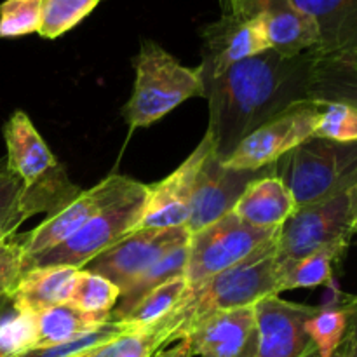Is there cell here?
Returning <instances> with one entry per match:
<instances>
[{"mask_svg": "<svg viewBox=\"0 0 357 357\" xmlns=\"http://www.w3.org/2000/svg\"><path fill=\"white\" fill-rule=\"evenodd\" d=\"M314 52L284 56L268 49L230 66L204 82L209 136L216 157L225 160L248 135L293 103L307 98Z\"/></svg>", "mask_w": 357, "mask_h": 357, "instance_id": "cell-1", "label": "cell"}, {"mask_svg": "<svg viewBox=\"0 0 357 357\" xmlns=\"http://www.w3.org/2000/svg\"><path fill=\"white\" fill-rule=\"evenodd\" d=\"M7 167L23 183L21 208L26 218L37 213H56L80 194L66 169L45 145L24 112L16 110L3 126Z\"/></svg>", "mask_w": 357, "mask_h": 357, "instance_id": "cell-2", "label": "cell"}, {"mask_svg": "<svg viewBox=\"0 0 357 357\" xmlns=\"http://www.w3.org/2000/svg\"><path fill=\"white\" fill-rule=\"evenodd\" d=\"M274 250L275 239L265 244L243 264L209 279L201 288L187 289L178 305V310L183 316L178 340H181L185 331L202 317L223 310L253 307L267 296H279L286 274L275 260Z\"/></svg>", "mask_w": 357, "mask_h": 357, "instance_id": "cell-3", "label": "cell"}, {"mask_svg": "<svg viewBox=\"0 0 357 357\" xmlns=\"http://www.w3.org/2000/svg\"><path fill=\"white\" fill-rule=\"evenodd\" d=\"M135 72L131 98L122 108L131 131L149 128L190 98H204L201 72L181 65L153 40L142 42Z\"/></svg>", "mask_w": 357, "mask_h": 357, "instance_id": "cell-4", "label": "cell"}, {"mask_svg": "<svg viewBox=\"0 0 357 357\" xmlns=\"http://www.w3.org/2000/svg\"><path fill=\"white\" fill-rule=\"evenodd\" d=\"M272 166L274 176L293 195L296 209L305 208L357 183V142L340 143L312 136Z\"/></svg>", "mask_w": 357, "mask_h": 357, "instance_id": "cell-5", "label": "cell"}, {"mask_svg": "<svg viewBox=\"0 0 357 357\" xmlns=\"http://www.w3.org/2000/svg\"><path fill=\"white\" fill-rule=\"evenodd\" d=\"M356 222L357 183L316 204L295 209L275 237V260L286 274L293 264L321 248L352 241Z\"/></svg>", "mask_w": 357, "mask_h": 357, "instance_id": "cell-6", "label": "cell"}, {"mask_svg": "<svg viewBox=\"0 0 357 357\" xmlns=\"http://www.w3.org/2000/svg\"><path fill=\"white\" fill-rule=\"evenodd\" d=\"M278 232L279 229L248 225L230 211L218 222L192 234L185 267L187 289L201 288L209 279L243 264L274 241Z\"/></svg>", "mask_w": 357, "mask_h": 357, "instance_id": "cell-7", "label": "cell"}, {"mask_svg": "<svg viewBox=\"0 0 357 357\" xmlns=\"http://www.w3.org/2000/svg\"><path fill=\"white\" fill-rule=\"evenodd\" d=\"M146 192L149 185L132 197L124 199L101 211L65 243L24 264V272L37 267H73L79 271L84 268V265L89 264L94 257L117 244L128 234L138 230Z\"/></svg>", "mask_w": 357, "mask_h": 357, "instance_id": "cell-8", "label": "cell"}, {"mask_svg": "<svg viewBox=\"0 0 357 357\" xmlns=\"http://www.w3.org/2000/svg\"><path fill=\"white\" fill-rule=\"evenodd\" d=\"M145 183L122 174H110L89 190H82L73 201L49 215L40 225L23 236L24 264L52 250L72 237L80 227L110 206L132 197L145 188Z\"/></svg>", "mask_w": 357, "mask_h": 357, "instance_id": "cell-9", "label": "cell"}, {"mask_svg": "<svg viewBox=\"0 0 357 357\" xmlns=\"http://www.w3.org/2000/svg\"><path fill=\"white\" fill-rule=\"evenodd\" d=\"M323 107V101H296L278 117L248 135L222 162L232 169L243 171H260L272 166L316 135Z\"/></svg>", "mask_w": 357, "mask_h": 357, "instance_id": "cell-10", "label": "cell"}, {"mask_svg": "<svg viewBox=\"0 0 357 357\" xmlns=\"http://www.w3.org/2000/svg\"><path fill=\"white\" fill-rule=\"evenodd\" d=\"M188 239L190 234L185 225L171 229H138L94 257L89 264L84 265V271L103 275L122 291L164 253L188 243Z\"/></svg>", "mask_w": 357, "mask_h": 357, "instance_id": "cell-11", "label": "cell"}, {"mask_svg": "<svg viewBox=\"0 0 357 357\" xmlns=\"http://www.w3.org/2000/svg\"><path fill=\"white\" fill-rule=\"evenodd\" d=\"M271 171L272 166L260 171L232 169V167L225 166L213 150L202 164L197 181H195L188 218L185 223L188 234L192 236V234L206 229L211 223L218 222L227 213L232 211L248 185L257 178L268 174Z\"/></svg>", "mask_w": 357, "mask_h": 357, "instance_id": "cell-12", "label": "cell"}, {"mask_svg": "<svg viewBox=\"0 0 357 357\" xmlns=\"http://www.w3.org/2000/svg\"><path fill=\"white\" fill-rule=\"evenodd\" d=\"M202 63L197 66L202 82L225 73L230 66L271 49L260 21L227 13L202 31Z\"/></svg>", "mask_w": 357, "mask_h": 357, "instance_id": "cell-13", "label": "cell"}, {"mask_svg": "<svg viewBox=\"0 0 357 357\" xmlns=\"http://www.w3.org/2000/svg\"><path fill=\"white\" fill-rule=\"evenodd\" d=\"M213 150L211 139L204 135L197 149L169 176L149 185L138 229H171L187 223L199 171Z\"/></svg>", "mask_w": 357, "mask_h": 357, "instance_id": "cell-14", "label": "cell"}, {"mask_svg": "<svg viewBox=\"0 0 357 357\" xmlns=\"http://www.w3.org/2000/svg\"><path fill=\"white\" fill-rule=\"evenodd\" d=\"M227 13L260 21L271 49L284 56L314 51L319 44L314 21L293 0H230Z\"/></svg>", "mask_w": 357, "mask_h": 357, "instance_id": "cell-15", "label": "cell"}, {"mask_svg": "<svg viewBox=\"0 0 357 357\" xmlns=\"http://www.w3.org/2000/svg\"><path fill=\"white\" fill-rule=\"evenodd\" d=\"M319 307L286 302L267 296L255 303L258 326V349L255 357H303L314 349L305 331L307 319Z\"/></svg>", "mask_w": 357, "mask_h": 357, "instance_id": "cell-16", "label": "cell"}, {"mask_svg": "<svg viewBox=\"0 0 357 357\" xmlns=\"http://www.w3.org/2000/svg\"><path fill=\"white\" fill-rule=\"evenodd\" d=\"M192 354L202 357H255L258 349L253 307L223 310L202 317L185 331Z\"/></svg>", "mask_w": 357, "mask_h": 357, "instance_id": "cell-17", "label": "cell"}, {"mask_svg": "<svg viewBox=\"0 0 357 357\" xmlns=\"http://www.w3.org/2000/svg\"><path fill=\"white\" fill-rule=\"evenodd\" d=\"M314 21L319 56L352 54L357 51V0H293Z\"/></svg>", "mask_w": 357, "mask_h": 357, "instance_id": "cell-18", "label": "cell"}, {"mask_svg": "<svg viewBox=\"0 0 357 357\" xmlns=\"http://www.w3.org/2000/svg\"><path fill=\"white\" fill-rule=\"evenodd\" d=\"M296 209L293 195L272 171L251 181L234 206L232 213L258 229H281Z\"/></svg>", "mask_w": 357, "mask_h": 357, "instance_id": "cell-19", "label": "cell"}, {"mask_svg": "<svg viewBox=\"0 0 357 357\" xmlns=\"http://www.w3.org/2000/svg\"><path fill=\"white\" fill-rule=\"evenodd\" d=\"M79 268L37 267L26 271L10 295L13 307L20 312L38 314L51 307L68 303Z\"/></svg>", "mask_w": 357, "mask_h": 357, "instance_id": "cell-20", "label": "cell"}, {"mask_svg": "<svg viewBox=\"0 0 357 357\" xmlns=\"http://www.w3.org/2000/svg\"><path fill=\"white\" fill-rule=\"evenodd\" d=\"M307 98L323 103H347L357 107L356 63L344 54L319 56L314 52Z\"/></svg>", "mask_w": 357, "mask_h": 357, "instance_id": "cell-21", "label": "cell"}, {"mask_svg": "<svg viewBox=\"0 0 357 357\" xmlns=\"http://www.w3.org/2000/svg\"><path fill=\"white\" fill-rule=\"evenodd\" d=\"M188 258V243L180 244L173 248L157 261H153L143 274H139L131 284L122 289L119 295L117 303L110 314V321L122 323L126 317L131 314V310L155 288H159L164 282L171 281L178 275H185V267H187Z\"/></svg>", "mask_w": 357, "mask_h": 357, "instance_id": "cell-22", "label": "cell"}, {"mask_svg": "<svg viewBox=\"0 0 357 357\" xmlns=\"http://www.w3.org/2000/svg\"><path fill=\"white\" fill-rule=\"evenodd\" d=\"M108 321L110 317L84 312L72 303L51 307V309L35 314L37 340H35L33 349L51 347V345L75 340V338H80L82 335L103 326Z\"/></svg>", "mask_w": 357, "mask_h": 357, "instance_id": "cell-23", "label": "cell"}, {"mask_svg": "<svg viewBox=\"0 0 357 357\" xmlns=\"http://www.w3.org/2000/svg\"><path fill=\"white\" fill-rule=\"evenodd\" d=\"M351 241H338V243L324 246L316 253L302 258L289 267L282 281L281 293L296 288H316V286H330L335 282L333 267L344 260Z\"/></svg>", "mask_w": 357, "mask_h": 357, "instance_id": "cell-24", "label": "cell"}, {"mask_svg": "<svg viewBox=\"0 0 357 357\" xmlns=\"http://www.w3.org/2000/svg\"><path fill=\"white\" fill-rule=\"evenodd\" d=\"M345 295L338 305H324L317 309L310 319H307L305 331L316 347L319 357H335L345 337L349 323V309Z\"/></svg>", "mask_w": 357, "mask_h": 357, "instance_id": "cell-25", "label": "cell"}, {"mask_svg": "<svg viewBox=\"0 0 357 357\" xmlns=\"http://www.w3.org/2000/svg\"><path fill=\"white\" fill-rule=\"evenodd\" d=\"M185 293H187L185 275L173 278L171 281L164 282L159 288L150 291L122 323L135 324L138 328L152 326V324L169 317L178 309Z\"/></svg>", "mask_w": 357, "mask_h": 357, "instance_id": "cell-26", "label": "cell"}, {"mask_svg": "<svg viewBox=\"0 0 357 357\" xmlns=\"http://www.w3.org/2000/svg\"><path fill=\"white\" fill-rule=\"evenodd\" d=\"M119 295H121V289L114 282L105 279L103 275L80 268L68 303L84 312L110 317Z\"/></svg>", "mask_w": 357, "mask_h": 357, "instance_id": "cell-27", "label": "cell"}, {"mask_svg": "<svg viewBox=\"0 0 357 357\" xmlns=\"http://www.w3.org/2000/svg\"><path fill=\"white\" fill-rule=\"evenodd\" d=\"M101 0H42L38 35L47 40L61 37L82 23Z\"/></svg>", "mask_w": 357, "mask_h": 357, "instance_id": "cell-28", "label": "cell"}, {"mask_svg": "<svg viewBox=\"0 0 357 357\" xmlns=\"http://www.w3.org/2000/svg\"><path fill=\"white\" fill-rule=\"evenodd\" d=\"M139 330L138 326L129 323H115V321H108L103 326L96 328V330L89 331V333L82 335L75 340L65 342V344L51 345V347H38L30 349L24 354L17 357H79L86 352L93 351V349L100 347V345L107 344V342L114 340V338L121 337V335L128 333V331Z\"/></svg>", "mask_w": 357, "mask_h": 357, "instance_id": "cell-29", "label": "cell"}, {"mask_svg": "<svg viewBox=\"0 0 357 357\" xmlns=\"http://www.w3.org/2000/svg\"><path fill=\"white\" fill-rule=\"evenodd\" d=\"M35 340L37 326L33 314L20 312L13 307L0 317V354L17 357L33 349Z\"/></svg>", "mask_w": 357, "mask_h": 357, "instance_id": "cell-30", "label": "cell"}, {"mask_svg": "<svg viewBox=\"0 0 357 357\" xmlns=\"http://www.w3.org/2000/svg\"><path fill=\"white\" fill-rule=\"evenodd\" d=\"M42 0H3L0 3V38L38 33Z\"/></svg>", "mask_w": 357, "mask_h": 357, "instance_id": "cell-31", "label": "cell"}, {"mask_svg": "<svg viewBox=\"0 0 357 357\" xmlns=\"http://www.w3.org/2000/svg\"><path fill=\"white\" fill-rule=\"evenodd\" d=\"M23 183L7 167L6 159H0V239L16 234L17 227L28 220L21 208Z\"/></svg>", "mask_w": 357, "mask_h": 357, "instance_id": "cell-32", "label": "cell"}, {"mask_svg": "<svg viewBox=\"0 0 357 357\" xmlns=\"http://www.w3.org/2000/svg\"><path fill=\"white\" fill-rule=\"evenodd\" d=\"M314 136L340 143L357 142V107L347 103H324Z\"/></svg>", "mask_w": 357, "mask_h": 357, "instance_id": "cell-33", "label": "cell"}, {"mask_svg": "<svg viewBox=\"0 0 357 357\" xmlns=\"http://www.w3.org/2000/svg\"><path fill=\"white\" fill-rule=\"evenodd\" d=\"M24 274L23 236L10 234L0 239V298L10 296Z\"/></svg>", "mask_w": 357, "mask_h": 357, "instance_id": "cell-34", "label": "cell"}, {"mask_svg": "<svg viewBox=\"0 0 357 357\" xmlns=\"http://www.w3.org/2000/svg\"><path fill=\"white\" fill-rule=\"evenodd\" d=\"M349 323L342 345L338 347V357H357V296L347 298Z\"/></svg>", "mask_w": 357, "mask_h": 357, "instance_id": "cell-35", "label": "cell"}, {"mask_svg": "<svg viewBox=\"0 0 357 357\" xmlns=\"http://www.w3.org/2000/svg\"><path fill=\"white\" fill-rule=\"evenodd\" d=\"M192 347L190 344H188L187 338H181V340H178L176 345H173V347H162L159 349L157 352H153L150 357H192Z\"/></svg>", "mask_w": 357, "mask_h": 357, "instance_id": "cell-36", "label": "cell"}, {"mask_svg": "<svg viewBox=\"0 0 357 357\" xmlns=\"http://www.w3.org/2000/svg\"><path fill=\"white\" fill-rule=\"evenodd\" d=\"M10 309H13V300H10V296H2L0 298V317L9 312Z\"/></svg>", "mask_w": 357, "mask_h": 357, "instance_id": "cell-37", "label": "cell"}, {"mask_svg": "<svg viewBox=\"0 0 357 357\" xmlns=\"http://www.w3.org/2000/svg\"><path fill=\"white\" fill-rule=\"evenodd\" d=\"M220 2V7H222V14L225 13L227 9H229V3H230V0H218Z\"/></svg>", "mask_w": 357, "mask_h": 357, "instance_id": "cell-38", "label": "cell"}, {"mask_svg": "<svg viewBox=\"0 0 357 357\" xmlns=\"http://www.w3.org/2000/svg\"><path fill=\"white\" fill-rule=\"evenodd\" d=\"M303 357H319V354H317L316 347H314V349H312V351H310V352H309V354H307V356H303ZM335 357H338V352H337V354H335Z\"/></svg>", "mask_w": 357, "mask_h": 357, "instance_id": "cell-39", "label": "cell"}, {"mask_svg": "<svg viewBox=\"0 0 357 357\" xmlns=\"http://www.w3.org/2000/svg\"><path fill=\"white\" fill-rule=\"evenodd\" d=\"M344 56H349V58H351L352 61H354L356 65H357V51H356V52H352V54H344Z\"/></svg>", "mask_w": 357, "mask_h": 357, "instance_id": "cell-40", "label": "cell"}, {"mask_svg": "<svg viewBox=\"0 0 357 357\" xmlns=\"http://www.w3.org/2000/svg\"><path fill=\"white\" fill-rule=\"evenodd\" d=\"M357 234V222H356V227H354V236Z\"/></svg>", "mask_w": 357, "mask_h": 357, "instance_id": "cell-41", "label": "cell"}, {"mask_svg": "<svg viewBox=\"0 0 357 357\" xmlns=\"http://www.w3.org/2000/svg\"><path fill=\"white\" fill-rule=\"evenodd\" d=\"M0 357H7V356H3V354H0Z\"/></svg>", "mask_w": 357, "mask_h": 357, "instance_id": "cell-42", "label": "cell"}, {"mask_svg": "<svg viewBox=\"0 0 357 357\" xmlns=\"http://www.w3.org/2000/svg\"><path fill=\"white\" fill-rule=\"evenodd\" d=\"M79 357H80V356H79Z\"/></svg>", "mask_w": 357, "mask_h": 357, "instance_id": "cell-43", "label": "cell"}]
</instances>
